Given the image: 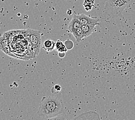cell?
<instances>
[{
    "mask_svg": "<svg viewBox=\"0 0 135 120\" xmlns=\"http://www.w3.org/2000/svg\"><path fill=\"white\" fill-rule=\"evenodd\" d=\"M76 16L79 20L81 26L85 25V24H92V25L98 26L100 24L99 20L97 17H91L83 13L76 15Z\"/></svg>",
    "mask_w": 135,
    "mask_h": 120,
    "instance_id": "4",
    "label": "cell"
},
{
    "mask_svg": "<svg viewBox=\"0 0 135 120\" xmlns=\"http://www.w3.org/2000/svg\"><path fill=\"white\" fill-rule=\"evenodd\" d=\"M95 25H92V24H85V25L81 26V29L83 32L84 38H87L88 36L91 35L95 31Z\"/></svg>",
    "mask_w": 135,
    "mask_h": 120,
    "instance_id": "6",
    "label": "cell"
},
{
    "mask_svg": "<svg viewBox=\"0 0 135 120\" xmlns=\"http://www.w3.org/2000/svg\"><path fill=\"white\" fill-rule=\"evenodd\" d=\"M94 5V0H84L83 2V7L85 10L88 12L90 11Z\"/></svg>",
    "mask_w": 135,
    "mask_h": 120,
    "instance_id": "11",
    "label": "cell"
},
{
    "mask_svg": "<svg viewBox=\"0 0 135 120\" xmlns=\"http://www.w3.org/2000/svg\"><path fill=\"white\" fill-rule=\"evenodd\" d=\"M62 113H64L63 104L57 98L54 97L42 98L38 111V114L40 117L43 118L51 119Z\"/></svg>",
    "mask_w": 135,
    "mask_h": 120,
    "instance_id": "1",
    "label": "cell"
},
{
    "mask_svg": "<svg viewBox=\"0 0 135 120\" xmlns=\"http://www.w3.org/2000/svg\"><path fill=\"white\" fill-rule=\"evenodd\" d=\"M56 49L59 53H65L68 51V49L66 47L64 43L60 40H57L56 42Z\"/></svg>",
    "mask_w": 135,
    "mask_h": 120,
    "instance_id": "10",
    "label": "cell"
},
{
    "mask_svg": "<svg viewBox=\"0 0 135 120\" xmlns=\"http://www.w3.org/2000/svg\"><path fill=\"white\" fill-rule=\"evenodd\" d=\"M72 14V11L71 10V9H69V10H68L67 11V15H71Z\"/></svg>",
    "mask_w": 135,
    "mask_h": 120,
    "instance_id": "15",
    "label": "cell"
},
{
    "mask_svg": "<svg viewBox=\"0 0 135 120\" xmlns=\"http://www.w3.org/2000/svg\"><path fill=\"white\" fill-rule=\"evenodd\" d=\"M61 85H58V84L54 85V86H53V87H52L51 89V92L54 94L59 93V92L61 91Z\"/></svg>",
    "mask_w": 135,
    "mask_h": 120,
    "instance_id": "12",
    "label": "cell"
},
{
    "mask_svg": "<svg viewBox=\"0 0 135 120\" xmlns=\"http://www.w3.org/2000/svg\"><path fill=\"white\" fill-rule=\"evenodd\" d=\"M97 114V113L96 112H86L80 115L79 117H76L75 119H100L99 117H97V116H93V115H96Z\"/></svg>",
    "mask_w": 135,
    "mask_h": 120,
    "instance_id": "7",
    "label": "cell"
},
{
    "mask_svg": "<svg viewBox=\"0 0 135 120\" xmlns=\"http://www.w3.org/2000/svg\"><path fill=\"white\" fill-rule=\"evenodd\" d=\"M81 27V24L78 18L76 16V15H74V16L72 17L71 21L69 23L68 28L69 30V31L72 33L75 31V30L78 29L79 28Z\"/></svg>",
    "mask_w": 135,
    "mask_h": 120,
    "instance_id": "5",
    "label": "cell"
},
{
    "mask_svg": "<svg viewBox=\"0 0 135 120\" xmlns=\"http://www.w3.org/2000/svg\"><path fill=\"white\" fill-rule=\"evenodd\" d=\"M65 53H64V52H62V53H59V57H65Z\"/></svg>",
    "mask_w": 135,
    "mask_h": 120,
    "instance_id": "16",
    "label": "cell"
},
{
    "mask_svg": "<svg viewBox=\"0 0 135 120\" xmlns=\"http://www.w3.org/2000/svg\"><path fill=\"white\" fill-rule=\"evenodd\" d=\"M43 48L47 51H51L56 49V42L53 40L47 39L44 42Z\"/></svg>",
    "mask_w": 135,
    "mask_h": 120,
    "instance_id": "8",
    "label": "cell"
},
{
    "mask_svg": "<svg viewBox=\"0 0 135 120\" xmlns=\"http://www.w3.org/2000/svg\"><path fill=\"white\" fill-rule=\"evenodd\" d=\"M66 118H67L64 112L60 114H58L56 117H55L51 118V119H65Z\"/></svg>",
    "mask_w": 135,
    "mask_h": 120,
    "instance_id": "13",
    "label": "cell"
},
{
    "mask_svg": "<svg viewBox=\"0 0 135 120\" xmlns=\"http://www.w3.org/2000/svg\"><path fill=\"white\" fill-rule=\"evenodd\" d=\"M72 34L74 36L76 41L77 42H80L82 41L83 38H84L83 32L81 27L75 30V31L72 33Z\"/></svg>",
    "mask_w": 135,
    "mask_h": 120,
    "instance_id": "9",
    "label": "cell"
},
{
    "mask_svg": "<svg viewBox=\"0 0 135 120\" xmlns=\"http://www.w3.org/2000/svg\"><path fill=\"white\" fill-rule=\"evenodd\" d=\"M27 31L28 41L32 46L35 55H37L40 51L42 44L41 32L35 30H27Z\"/></svg>",
    "mask_w": 135,
    "mask_h": 120,
    "instance_id": "3",
    "label": "cell"
},
{
    "mask_svg": "<svg viewBox=\"0 0 135 120\" xmlns=\"http://www.w3.org/2000/svg\"><path fill=\"white\" fill-rule=\"evenodd\" d=\"M134 2V0H108L106 3L105 11L113 18L118 16Z\"/></svg>",
    "mask_w": 135,
    "mask_h": 120,
    "instance_id": "2",
    "label": "cell"
},
{
    "mask_svg": "<svg viewBox=\"0 0 135 120\" xmlns=\"http://www.w3.org/2000/svg\"><path fill=\"white\" fill-rule=\"evenodd\" d=\"M64 44H65L66 47L68 48V46H69V50H70V49H72L73 47V46H74V44H73V43L72 41H70V40H67L64 43Z\"/></svg>",
    "mask_w": 135,
    "mask_h": 120,
    "instance_id": "14",
    "label": "cell"
}]
</instances>
